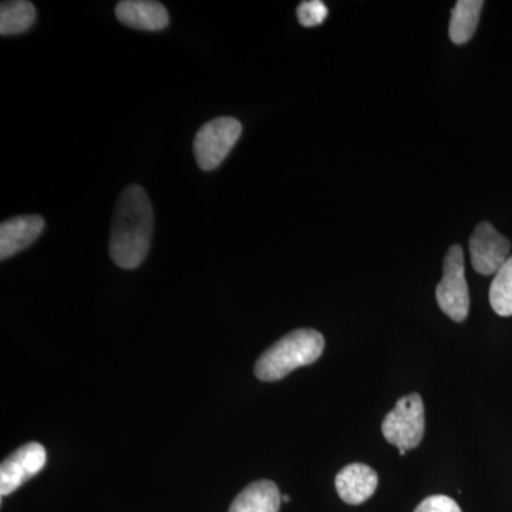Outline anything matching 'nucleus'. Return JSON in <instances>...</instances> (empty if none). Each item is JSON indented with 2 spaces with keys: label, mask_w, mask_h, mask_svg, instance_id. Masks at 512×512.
I'll list each match as a JSON object with an SVG mask.
<instances>
[{
  "label": "nucleus",
  "mask_w": 512,
  "mask_h": 512,
  "mask_svg": "<svg viewBox=\"0 0 512 512\" xmlns=\"http://www.w3.org/2000/svg\"><path fill=\"white\" fill-rule=\"evenodd\" d=\"M154 214L150 198L140 185H128L114 208L110 255L123 269H136L150 251Z\"/></svg>",
  "instance_id": "obj_1"
},
{
  "label": "nucleus",
  "mask_w": 512,
  "mask_h": 512,
  "mask_svg": "<svg viewBox=\"0 0 512 512\" xmlns=\"http://www.w3.org/2000/svg\"><path fill=\"white\" fill-rule=\"evenodd\" d=\"M325 339L315 329H296L265 350L255 363L262 382L284 379L298 367L312 365L322 356Z\"/></svg>",
  "instance_id": "obj_2"
},
{
  "label": "nucleus",
  "mask_w": 512,
  "mask_h": 512,
  "mask_svg": "<svg viewBox=\"0 0 512 512\" xmlns=\"http://www.w3.org/2000/svg\"><path fill=\"white\" fill-rule=\"evenodd\" d=\"M426 429L423 399L420 394L404 396L383 420L384 439L399 450H412L423 440Z\"/></svg>",
  "instance_id": "obj_3"
},
{
  "label": "nucleus",
  "mask_w": 512,
  "mask_h": 512,
  "mask_svg": "<svg viewBox=\"0 0 512 512\" xmlns=\"http://www.w3.org/2000/svg\"><path fill=\"white\" fill-rule=\"evenodd\" d=\"M242 134V124L232 117H218L205 123L194 140V156L201 170L221 165Z\"/></svg>",
  "instance_id": "obj_4"
},
{
  "label": "nucleus",
  "mask_w": 512,
  "mask_h": 512,
  "mask_svg": "<svg viewBox=\"0 0 512 512\" xmlns=\"http://www.w3.org/2000/svg\"><path fill=\"white\" fill-rule=\"evenodd\" d=\"M443 279L436 289L441 311L454 322H464L470 312V293L464 275V252L460 245L448 249L444 258Z\"/></svg>",
  "instance_id": "obj_5"
},
{
  "label": "nucleus",
  "mask_w": 512,
  "mask_h": 512,
  "mask_svg": "<svg viewBox=\"0 0 512 512\" xmlns=\"http://www.w3.org/2000/svg\"><path fill=\"white\" fill-rule=\"evenodd\" d=\"M511 244L490 224L481 222L470 238L471 265L481 275H495L510 258Z\"/></svg>",
  "instance_id": "obj_6"
},
{
  "label": "nucleus",
  "mask_w": 512,
  "mask_h": 512,
  "mask_svg": "<svg viewBox=\"0 0 512 512\" xmlns=\"http://www.w3.org/2000/svg\"><path fill=\"white\" fill-rule=\"evenodd\" d=\"M46 450L42 444L28 443L13 451L0 466V494L15 493L29 478L35 477L46 464Z\"/></svg>",
  "instance_id": "obj_7"
},
{
  "label": "nucleus",
  "mask_w": 512,
  "mask_h": 512,
  "mask_svg": "<svg viewBox=\"0 0 512 512\" xmlns=\"http://www.w3.org/2000/svg\"><path fill=\"white\" fill-rule=\"evenodd\" d=\"M45 220L40 215H19L0 225V259L10 258L40 237Z\"/></svg>",
  "instance_id": "obj_8"
},
{
  "label": "nucleus",
  "mask_w": 512,
  "mask_h": 512,
  "mask_svg": "<svg viewBox=\"0 0 512 512\" xmlns=\"http://www.w3.org/2000/svg\"><path fill=\"white\" fill-rule=\"evenodd\" d=\"M339 497L349 505H359L375 494L379 477L372 467L355 463L340 470L335 480Z\"/></svg>",
  "instance_id": "obj_9"
},
{
  "label": "nucleus",
  "mask_w": 512,
  "mask_h": 512,
  "mask_svg": "<svg viewBox=\"0 0 512 512\" xmlns=\"http://www.w3.org/2000/svg\"><path fill=\"white\" fill-rule=\"evenodd\" d=\"M116 16L123 25L148 32L163 30L170 22L163 3L153 0H123L116 6Z\"/></svg>",
  "instance_id": "obj_10"
},
{
  "label": "nucleus",
  "mask_w": 512,
  "mask_h": 512,
  "mask_svg": "<svg viewBox=\"0 0 512 512\" xmlns=\"http://www.w3.org/2000/svg\"><path fill=\"white\" fill-rule=\"evenodd\" d=\"M281 503L278 485L268 480L255 481L239 493L228 512H279Z\"/></svg>",
  "instance_id": "obj_11"
},
{
  "label": "nucleus",
  "mask_w": 512,
  "mask_h": 512,
  "mask_svg": "<svg viewBox=\"0 0 512 512\" xmlns=\"http://www.w3.org/2000/svg\"><path fill=\"white\" fill-rule=\"evenodd\" d=\"M483 6L484 2L481 0H458L451 12L448 29V35L453 43L464 45L474 36Z\"/></svg>",
  "instance_id": "obj_12"
},
{
  "label": "nucleus",
  "mask_w": 512,
  "mask_h": 512,
  "mask_svg": "<svg viewBox=\"0 0 512 512\" xmlns=\"http://www.w3.org/2000/svg\"><path fill=\"white\" fill-rule=\"evenodd\" d=\"M35 6L26 0H12L0 5V33L2 36L19 35L35 23Z\"/></svg>",
  "instance_id": "obj_13"
},
{
  "label": "nucleus",
  "mask_w": 512,
  "mask_h": 512,
  "mask_svg": "<svg viewBox=\"0 0 512 512\" xmlns=\"http://www.w3.org/2000/svg\"><path fill=\"white\" fill-rule=\"evenodd\" d=\"M491 308L497 315L512 316V256L495 274L490 288Z\"/></svg>",
  "instance_id": "obj_14"
},
{
  "label": "nucleus",
  "mask_w": 512,
  "mask_h": 512,
  "mask_svg": "<svg viewBox=\"0 0 512 512\" xmlns=\"http://www.w3.org/2000/svg\"><path fill=\"white\" fill-rule=\"evenodd\" d=\"M296 15H298L299 23L302 26L315 28V26L322 25L325 19L328 18V8L320 0H306L298 6Z\"/></svg>",
  "instance_id": "obj_15"
},
{
  "label": "nucleus",
  "mask_w": 512,
  "mask_h": 512,
  "mask_svg": "<svg viewBox=\"0 0 512 512\" xmlns=\"http://www.w3.org/2000/svg\"><path fill=\"white\" fill-rule=\"evenodd\" d=\"M414 512H463L460 505L447 495H431L421 501Z\"/></svg>",
  "instance_id": "obj_16"
},
{
  "label": "nucleus",
  "mask_w": 512,
  "mask_h": 512,
  "mask_svg": "<svg viewBox=\"0 0 512 512\" xmlns=\"http://www.w3.org/2000/svg\"><path fill=\"white\" fill-rule=\"evenodd\" d=\"M282 501H284V503H289V501H291V498H289V495H282Z\"/></svg>",
  "instance_id": "obj_17"
},
{
  "label": "nucleus",
  "mask_w": 512,
  "mask_h": 512,
  "mask_svg": "<svg viewBox=\"0 0 512 512\" xmlns=\"http://www.w3.org/2000/svg\"><path fill=\"white\" fill-rule=\"evenodd\" d=\"M406 453H407V451H406V450H399V454H400V456H402V457H403V456H404V454H406Z\"/></svg>",
  "instance_id": "obj_18"
}]
</instances>
